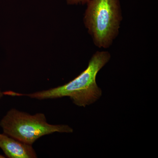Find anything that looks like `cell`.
<instances>
[{
  "instance_id": "obj_5",
  "label": "cell",
  "mask_w": 158,
  "mask_h": 158,
  "mask_svg": "<svg viewBox=\"0 0 158 158\" xmlns=\"http://www.w3.org/2000/svg\"><path fill=\"white\" fill-rule=\"evenodd\" d=\"M90 0H67L68 4L73 5V4H77L79 3L84 5L86 3H88Z\"/></svg>"
},
{
  "instance_id": "obj_1",
  "label": "cell",
  "mask_w": 158,
  "mask_h": 158,
  "mask_svg": "<svg viewBox=\"0 0 158 158\" xmlns=\"http://www.w3.org/2000/svg\"><path fill=\"white\" fill-rule=\"evenodd\" d=\"M110 58L111 55L107 51L97 52L90 59L87 68L65 85L32 93L9 91L8 94L11 96H27L39 100L68 97L75 105L85 107L95 102L101 97V89L97 85V75Z\"/></svg>"
},
{
  "instance_id": "obj_3",
  "label": "cell",
  "mask_w": 158,
  "mask_h": 158,
  "mask_svg": "<svg viewBox=\"0 0 158 158\" xmlns=\"http://www.w3.org/2000/svg\"><path fill=\"white\" fill-rule=\"evenodd\" d=\"M0 127L4 134L32 145L43 136L56 132H73L72 128L67 125L50 124L44 113L31 115L15 108L1 119Z\"/></svg>"
},
{
  "instance_id": "obj_4",
  "label": "cell",
  "mask_w": 158,
  "mask_h": 158,
  "mask_svg": "<svg viewBox=\"0 0 158 158\" xmlns=\"http://www.w3.org/2000/svg\"><path fill=\"white\" fill-rule=\"evenodd\" d=\"M0 148L9 158L37 157L32 145L18 141L4 133L0 134Z\"/></svg>"
},
{
  "instance_id": "obj_2",
  "label": "cell",
  "mask_w": 158,
  "mask_h": 158,
  "mask_svg": "<svg viewBox=\"0 0 158 158\" xmlns=\"http://www.w3.org/2000/svg\"><path fill=\"white\" fill-rule=\"evenodd\" d=\"M84 16L85 27L99 48H107L118 35L122 17L118 0H90Z\"/></svg>"
},
{
  "instance_id": "obj_7",
  "label": "cell",
  "mask_w": 158,
  "mask_h": 158,
  "mask_svg": "<svg viewBox=\"0 0 158 158\" xmlns=\"http://www.w3.org/2000/svg\"><path fill=\"white\" fill-rule=\"evenodd\" d=\"M5 157L4 156H3L2 155H0V158H5Z\"/></svg>"
},
{
  "instance_id": "obj_6",
  "label": "cell",
  "mask_w": 158,
  "mask_h": 158,
  "mask_svg": "<svg viewBox=\"0 0 158 158\" xmlns=\"http://www.w3.org/2000/svg\"><path fill=\"white\" fill-rule=\"evenodd\" d=\"M3 95H4V94H3V92H2V90L0 89V100L2 98Z\"/></svg>"
}]
</instances>
